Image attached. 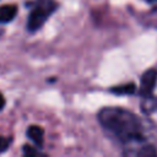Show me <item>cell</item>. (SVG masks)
Wrapping results in <instances>:
<instances>
[{
  "label": "cell",
  "mask_w": 157,
  "mask_h": 157,
  "mask_svg": "<svg viewBox=\"0 0 157 157\" xmlns=\"http://www.w3.org/2000/svg\"><path fill=\"white\" fill-rule=\"evenodd\" d=\"M98 121L104 130L124 144L141 142L144 140L141 121L128 109L118 107L103 108L98 113Z\"/></svg>",
  "instance_id": "cell-1"
},
{
  "label": "cell",
  "mask_w": 157,
  "mask_h": 157,
  "mask_svg": "<svg viewBox=\"0 0 157 157\" xmlns=\"http://www.w3.org/2000/svg\"><path fill=\"white\" fill-rule=\"evenodd\" d=\"M37 148H39V147H32V146L26 145V146H23V153L26 156H33V157H36V156H43V153H40Z\"/></svg>",
  "instance_id": "cell-7"
},
{
  "label": "cell",
  "mask_w": 157,
  "mask_h": 157,
  "mask_svg": "<svg viewBox=\"0 0 157 157\" xmlns=\"http://www.w3.org/2000/svg\"><path fill=\"white\" fill-rule=\"evenodd\" d=\"M136 86L134 83H126V85H121V86H117L112 88V92L117 93V94H131L135 92Z\"/></svg>",
  "instance_id": "cell-6"
},
{
  "label": "cell",
  "mask_w": 157,
  "mask_h": 157,
  "mask_svg": "<svg viewBox=\"0 0 157 157\" xmlns=\"http://www.w3.org/2000/svg\"><path fill=\"white\" fill-rule=\"evenodd\" d=\"M55 9H56L55 0H37L28 16L27 29L29 32L38 31L48 20V17L55 11Z\"/></svg>",
  "instance_id": "cell-2"
},
{
  "label": "cell",
  "mask_w": 157,
  "mask_h": 157,
  "mask_svg": "<svg viewBox=\"0 0 157 157\" xmlns=\"http://www.w3.org/2000/svg\"><path fill=\"white\" fill-rule=\"evenodd\" d=\"M10 144H11V140L10 139L4 137V136H0V153L4 152V151H6L9 148V146H10Z\"/></svg>",
  "instance_id": "cell-8"
},
{
  "label": "cell",
  "mask_w": 157,
  "mask_h": 157,
  "mask_svg": "<svg viewBox=\"0 0 157 157\" xmlns=\"http://www.w3.org/2000/svg\"><path fill=\"white\" fill-rule=\"evenodd\" d=\"M27 136L28 139L37 146V147H42L43 145V136H44V131L40 126L38 125H31L27 129Z\"/></svg>",
  "instance_id": "cell-4"
},
{
  "label": "cell",
  "mask_w": 157,
  "mask_h": 157,
  "mask_svg": "<svg viewBox=\"0 0 157 157\" xmlns=\"http://www.w3.org/2000/svg\"><path fill=\"white\" fill-rule=\"evenodd\" d=\"M157 83V70L148 69L141 76V85H140V93L142 97H148L152 94Z\"/></svg>",
  "instance_id": "cell-3"
},
{
  "label": "cell",
  "mask_w": 157,
  "mask_h": 157,
  "mask_svg": "<svg viewBox=\"0 0 157 157\" xmlns=\"http://www.w3.org/2000/svg\"><path fill=\"white\" fill-rule=\"evenodd\" d=\"M4 104H5V99H4V97H2V94L0 93V110L2 109V107H4Z\"/></svg>",
  "instance_id": "cell-9"
},
{
  "label": "cell",
  "mask_w": 157,
  "mask_h": 157,
  "mask_svg": "<svg viewBox=\"0 0 157 157\" xmlns=\"http://www.w3.org/2000/svg\"><path fill=\"white\" fill-rule=\"evenodd\" d=\"M17 13V6L15 5H2L0 6V23H7Z\"/></svg>",
  "instance_id": "cell-5"
}]
</instances>
